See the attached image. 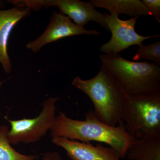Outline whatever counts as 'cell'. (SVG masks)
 I'll return each mask as SVG.
<instances>
[{
    "mask_svg": "<svg viewBox=\"0 0 160 160\" xmlns=\"http://www.w3.org/2000/svg\"><path fill=\"white\" fill-rule=\"evenodd\" d=\"M2 82H0V87H1V86H2ZM1 125H0V127H1Z\"/></svg>",
    "mask_w": 160,
    "mask_h": 160,
    "instance_id": "obj_18",
    "label": "cell"
},
{
    "mask_svg": "<svg viewBox=\"0 0 160 160\" xmlns=\"http://www.w3.org/2000/svg\"><path fill=\"white\" fill-rule=\"evenodd\" d=\"M122 120L134 140L160 138V91L128 96Z\"/></svg>",
    "mask_w": 160,
    "mask_h": 160,
    "instance_id": "obj_4",
    "label": "cell"
},
{
    "mask_svg": "<svg viewBox=\"0 0 160 160\" xmlns=\"http://www.w3.org/2000/svg\"><path fill=\"white\" fill-rule=\"evenodd\" d=\"M51 141L56 146L65 149L71 160H120L119 155L114 149L99 143L94 146L90 142L62 137L52 138Z\"/></svg>",
    "mask_w": 160,
    "mask_h": 160,
    "instance_id": "obj_9",
    "label": "cell"
},
{
    "mask_svg": "<svg viewBox=\"0 0 160 160\" xmlns=\"http://www.w3.org/2000/svg\"><path fill=\"white\" fill-rule=\"evenodd\" d=\"M100 34L99 32L96 30H87L84 27L78 26L72 22L69 17L54 11L44 32L36 39L28 43L26 47L33 52H38L46 45L64 38L81 35L98 36Z\"/></svg>",
    "mask_w": 160,
    "mask_h": 160,
    "instance_id": "obj_8",
    "label": "cell"
},
{
    "mask_svg": "<svg viewBox=\"0 0 160 160\" xmlns=\"http://www.w3.org/2000/svg\"><path fill=\"white\" fill-rule=\"evenodd\" d=\"M5 7V4L2 1H0V9L3 8Z\"/></svg>",
    "mask_w": 160,
    "mask_h": 160,
    "instance_id": "obj_17",
    "label": "cell"
},
{
    "mask_svg": "<svg viewBox=\"0 0 160 160\" xmlns=\"http://www.w3.org/2000/svg\"><path fill=\"white\" fill-rule=\"evenodd\" d=\"M21 7H27L37 11L42 8L57 7L60 12L73 20L75 24L84 27L92 21L109 30L105 22V13L96 10L90 2L79 0H24L18 2Z\"/></svg>",
    "mask_w": 160,
    "mask_h": 160,
    "instance_id": "obj_6",
    "label": "cell"
},
{
    "mask_svg": "<svg viewBox=\"0 0 160 160\" xmlns=\"http://www.w3.org/2000/svg\"><path fill=\"white\" fill-rule=\"evenodd\" d=\"M132 59L135 61L142 59L150 60L156 65L160 66V41H157L148 46L141 44L138 46Z\"/></svg>",
    "mask_w": 160,
    "mask_h": 160,
    "instance_id": "obj_14",
    "label": "cell"
},
{
    "mask_svg": "<svg viewBox=\"0 0 160 160\" xmlns=\"http://www.w3.org/2000/svg\"><path fill=\"white\" fill-rule=\"evenodd\" d=\"M127 155L130 160H160V138L135 140Z\"/></svg>",
    "mask_w": 160,
    "mask_h": 160,
    "instance_id": "obj_12",
    "label": "cell"
},
{
    "mask_svg": "<svg viewBox=\"0 0 160 160\" xmlns=\"http://www.w3.org/2000/svg\"><path fill=\"white\" fill-rule=\"evenodd\" d=\"M102 65L108 70L128 96L160 91V67L153 63L135 62L121 55H100Z\"/></svg>",
    "mask_w": 160,
    "mask_h": 160,
    "instance_id": "obj_3",
    "label": "cell"
},
{
    "mask_svg": "<svg viewBox=\"0 0 160 160\" xmlns=\"http://www.w3.org/2000/svg\"><path fill=\"white\" fill-rule=\"evenodd\" d=\"M95 8H102L110 14L126 15L132 18L151 16L142 1L139 0H91Z\"/></svg>",
    "mask_w": 160,
    "mask_h": 160,
    "instance_id": "obj_11",
    "label": "cell"
},
{
    "mask_svg": "<svg viewBox=\"0 0 160 160\" xmlns=\"http://www.w3.org/2000/svg\"><path fill=\"white\" fill-rule=\"evenodd\" d=\"M9 131L6 125L0 127V160H35V155L22 154L13 149L7 139V134Z\"/></svg>",
    "mask_w": 160,
    "mask_h": 160,
    "instance_id": "obj_13",
    "label": "cell"
},
{
    "mask_svg": "<svg viewBox=\"0 0 160 160\" xmlns=\"http://www.w3.org/2000/svg\"><path fill=\"white\" fill-rule=\"evenodd\" d=\"M72 85L90 98L95 114L102 122L116 126L122 121L128 96L102 65L94 78L82 80L76 77Z\"/></svg>",
    "mask_w": 160,
    "mask_h": 160,
    "instance_id": "obj_2",
    "label": "cell"
},
{
    "mask_svg": "<svg viewBox=\"0 0 160 160\" xmlns=\"http://www.w3.org/2000/svg\"><path fill=\"white\" fill-rule=\"evenodd\" d=\"M30 12L31 9L27 7L15 6L8 9H0V64L6 73H10L12 70L8 53L9 36L16 24Z\"/></svg>",
    "mask_w": 160,
    "mask_h": 160,
    "instance_id": "obj_10",
    "label": "cell"
},
{
    "mask_svg": "<svg viewBox=\"0 0 160 160\" xmlns=\"http://www.w3.org/2000/svg\"><path fill=\"white\" fill-rule=\"evenodd\" d=\"M151 13L153 16L158 22L160 23V0H142V1Z\"/></svg>",
    "mask_w": 160,
    "mask_h": 160,
    "instance_id": "obj_15",
    "label": "cell"
},
{
    "mask_svg": "<svg viewBox=\"0 0 160 160\" xmlns=\"http://www.w3.org/2000/svg\"><path fill=\"white\" fill-rule=\"evenodd\" d=\"M49 131L52 138L106 143L117 152L120 158L126 157L135 140L126 131L122 120L118 126H109L101 122L92 110L86 112L83 121L72 119L60 112Z\"/></svg>",
    "mask_w": 160,
    "mask_h": 160,
    "instance_id": "obj_1",
    "label": "cell"
},
{
    "mask_svg": "<svg viewBox=\"0 0 160 160\" xmlns=\"http://www.w3.org/2000/svg\"><path fill=\"white\" fill-rule=\"evenodd\" d=\"M138 18L122 20L117 15L105 13V22L111 32L112 37L109 42L100 47V51L103 54L116 55L130 46H140L145 40L159 37L160 35L143 36L137 32L135 26Z\"/></svg>",
    "mask_w": 160,
    "mask_h": 160,
    "instance_id": "obj_7",
    "label": "cell"
},
{
    "mask_svg": "<svg viewBox=\"0 0 160 160\" xmlns=\"http://www.w3.org/2000/svg\"><path fill=\"white\" fill-rule=\"evenodd\" d=\"M43 160H62L59 153L57 152H47L43 154Z\"/></svg>",
    "mask_w": 160,
    "mask_h": 160,
    "instance_id": "obj_16",
    "label": "cell"
},
{
    "mask_svg": "<svg viewBox=\"0 0 160 160\" xmlns=\"http://www.w3.org/2000/svg\"><path fill=\"white\" fill-rule=\"evenodd\" d=\"M58 98H49L43 102V109L36 118L11 120L6 118L11 125L7 138L10 144H29L41 139L53 126L55 119Z\"/></svg>",
    "mask_w": 160,
    "mask_h": 160,
    "instance_id": "obj_5",
    "label": "cell"
}]
</instances>
